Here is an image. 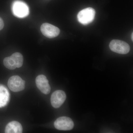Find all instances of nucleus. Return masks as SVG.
Returning <instances> with one entry per match:
<instances>
[{
  "label": "nucleus",
  "instance_id": "8",
  "mask_svg": "<svg viewBox=\"0 0 133 133\" xmlns=\"http://www.w3.org/2000/svg\"><path fill=\"white\" fill-rule=\"evenodd\" d=\"M66 98V95L64 91L58 90L55 91L51 97V103L52 107L59 108L64 103Z\"/></svg>",
  "mask_w": 133,
  "mask_h": 133
},
{
  "label": "nucleus",
  "instance_id": "1",
  "mask_svg": "<svg viewBox=\"0 0 133 133\" xmlns=\"http://www.w3.org/2000/svg\"><path fill=\"white\" fill-rule=\"evenodd\" d=\"M23 57L19 52L14 53L10 56L5 58L3 60V64L6 68L9 70H14L22 66Z\"/></svg>",
  "mask_w": 133,
  "mask_h": 133
},
{
  "label": "nucleus",
  "instance_id": "3",
  "mask_svg": "<svg viewBox=\"0 0 133 133\" xmlns=\"http://www.w3.org/2000/svg\"><path fill=\"white\" fill-rule=\"evenodd\" d=\"M95 11L92 8H88L81 10L77 15L78 21L83 25H87L94 21Z\"/></svg>",
  "mask_w": 133,
  "mask_h": 133
},
{
  "label": "nucleus",
  "instance_id": "5",
  "mask_svg": "<svg viewBox=\"0 0 133 133\" xmlns=\"http://www.w3.org/2000/svg\"><path fill=\"white\" fill-rule=\"evenodd\" d=\"M55 128L61 131H70L73 129L74 123L70 118L66 116L58 118L54 122Z\"/></svg>",
  "mask_w": 133,
  "mask_h": 133
},
{
  "label": "nucleus",
  "instance_id": "2",
  "mask_svg": "<svg viewBox=\"0 0 133 133\" xmlns=\"http://www.w3.org/2000/svg\"><path fill=\"white\" fill-rule=\"evenodd\" d=\"M12 10L13 15L18 18H24L29 14L28 6L22 1H15L12 4Z\"/></svg>",
  "mask_w": 133,
  "mask_h": 133
},
{
  "label": "nucleus",
  "instance_id": "11",
  "mask_svg": "<svg viewBox=\"0 0 133 133\" xmlns=\"http://www.w3.org/2000/svg\"><path fill=\"white\" fill-rule=\"evenodd\" d=\"M9 98L7 89L3 86L0 85V108L4 107L8 104Z\"/></svg>",
  "mask_w": 133,
  "mask_h": 133
},
{
  "label": "nucleus",
  "instance_id": "10",
  "mask_svg": "<svg viewBox=\"0 0 133 133\" xmlns=\"http://www.w3.org/2000/svg\"><path fill=\"white\" fill-rule=\"evenodd\" d=\"M22 131L21 124L17 121H13L9 122L5 128V132L6 133H21Z\"/></svg>",
  "mask_w": 133,
  "mask_h": 133
},
{
  "label": "nucleus",
  "instance_id": "13",
  "mask_svg": "<svg viewBox=\"0 0 133 133\" xmlns=\"http://www.w3.org/2000/svg\"><path fill=\"white\" fill-rule=\"evenodd\" d=\"M131 39H132V41H133V33H132V35H131Z\"/></svg>",
  "mask_w": 133,
  "mask_h": 133
},
{
  "label": "nucleus",
  "instance_id": "7",
  "mask_svg": "<svg viewBox=\"0 0 133 133\" xmlns=\"http://www.w3.org/2000/svg\"><path fill=\"white\" fill-rule=\"evenodd\" d=\"M41 30L43 35L49 38L56 37L60 33V30L57 27L48 23L42 24Z\"/></svg>",
  "mask_w": 133,
  "mask_h": 133
},
{
  "label": "nucleus",
  "instance_id": "12",
  "mask_svg": "<svg viewBox=\"0 0 133 133\" xmlns=\"http://www.w3.org/2000/svg\"><path fill=\"white\" fill-rule=\"evenodd\" d=\"M4 26V22L1 18L0 17V30L3 29Z\"/></svg>",
  "mask_w": 133,
  "mask_h": 133
},
{
  "label": "nucleus",
  "instance_id": "9",
  "mask_svg": "<svg viewBox=\"0 0 133 133\" xmlns=\"http://www.w3.org/2000/svg\"><path fill=\"white\" fill-rule=\"evenodd\" d=\"M36 83L38 89L43 93L48 94L51 91V87L47 78L43 75H40L36 79Z\"/></svg>",
  "mask_w": 133,
  "mask_h": 133
},
{
  "label": "nucleus",
  "instance_id": "6",
  "mask_svg": "<svg viewBox=\"0 0 133 133\" xmlns=\"http://www.w3.org/2000/svg\"><path fill=\"white\" fill-rule=\"evenodd\" d=\"M8 85L12 91L18 92L24 90L25 82L19 76H13L9 79Z\"/></svg>",
  "mask_w": 133,
  "mask_h": 133
},
{
  "label": "nucleus",
  "instance_id": "4",
  "mask_svg": "<svg viewBox=\"0 0 133 133\" xmlns=\"http://www.w3.org/2000/svg\"><path fill=\"white\" fill-rule=\"evenodd\" d=\"M109 48L113 52L120 54H127L130 51V46L124 41L113 40L109 44Z\"/></svg>",
  "mask_w": 133,
  "mask_h": 133
}]
</instances>
